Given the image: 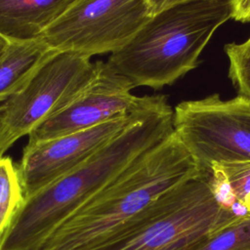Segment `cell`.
<instances>
[{
	"label": "cell",
	"mask_w": 250,
	"mask_h": 250,
	"mask_svg": "<svg viewBox=\"0 0 250 250\" xmlns=\"http://www.w3.org/2000/svg\"><path fill=\"white\" fill-rule=\"evenodd\" d=\"M173 119L165 96H144L122 131L80 166L24 199L0 241V250H35L133 161L170 135Z\"/></svg>",
	"instance_id": "cell-1"
},
{
	"label": "cell",
	"mask_w": 250,
	"mask_h": 250,
	"mask_svg": "<svg viewBox=\"0 0 250 250\" xmlns=\"http://www.w3.org/2000/svg\"><path fill=\"white\" fill-rule=\"evenodd\" d=\"M200 175L173 131L70 215L35 250H99L121 237L164 195Z\"/></svg>",
	"instance_id": "cell-2"
},
{
	"label": "cell",
	"mask_w": 250,
	"mask_h": 250,
	"mask_svg": "<svg viewBox=\"0 0 250 250\" xmlns=\"http://www.w3.org/2000/svg\"><path fill=\"white\" fill-rule=\"evenodd\" d=\"M234 0H188L166 8L150 20L107 65L135 87L160 89L195 68L214 32L232 19Z\"/></svg>",
	"instance_id": "cell-3"
},
{
	"label": "cell",
	"mask_w": 250,
	"mask_h": 250,
	"mask_svg": "<svg viewBox=\"0 0 250 250\" xmlns=\"http://www.w3.org/2000/svg\"><path fill=\"white\" fill-rule=\"evenodd\" d=\"M238 219L217 201L202 174L164 195L121 237L99 250H197Z\"/></svg>",
	"instance_id": "cell-4"
},
{
	"label": "cell",
	"mask_w": 250,
	"mask_h": 250,
	"mask_svg": "<svg viewBox=\"0 0 250 250\" xmlns=\"http://www.w3.org/2000/svg\"><path fill=\"white\" fill-rule=\"evenodd\" d=\"M173 127L202 174L215 163L250 161V99L218 94L180 103Z\"/></svg>",
	"instance_id": "cell-5"
},
{
	"label": "cell",
	"mask_w": 250,
	"mask_h": 250,
	"mask_svg": "<svg viewBox=\"0 0 250 250\" xmlns=\"http://www.w3.org/2000/svg\"><path fill=\"white\" fill-rule=\"evenodd\" d=\"M151 17L147 0H75L39 39L58 52L112 54Z\"/></svg>",
	"instance_id": "cell-6"
},
{
	"label": "cell",
	"mask_w": 250,
	"mask_h": 250,
	"mask_svg": "<svg viewBox=\"0 0 250 250\" xmlns=\"http://www.w3.org/2000/svg\"><path fill=\"white\" fill-rule=\"evenodd\" d=\"M56 52L15 95L0 104V123L16 139L66 107L95 79L101 61Z\"/></svg>",
	"instance_id": "cell-7"
},
{
	"label": "cell",
	"mask_w": 250,
	"mask_h": 250,
	"mask_svg": "<svg viewBox=\"0 0 250 250\" xmlns=\"http://www.w3.org/2000/svg\"><path fill=\"white\" fill-rule=\"evenodd\" d=\"M135 86L125 76L100 62L97 76L66 107L48 118L28 135L27 145L86 130L132 114L144 97L132 94Z\"/></svg>",
	"instance_id": "cell-8"
},
{
	"label": "cell",
	"mask_w": 250,
	"mask_h": 250,
	"mask_svg": "<svg viewBox=\"0 0 250 250\" xmlns=\"http://www.w3.org/2000/svg\"><path fill=\"white\" fill-rule=\"evenodd\" d=\"M135 111L86 130L26 144L19 165L24 197H31L88 160L129 124Z\"/></svg>",
	"instance_id": "cell-9"
},
{
	"label": "cell",
	"mask_w": 250,
	"mask_h": 250,
	"mask_svg": "<svg viewBox=\"0 0 250 250\" xmlns=\"http://www.w3.org/2000/svg\"><path fill=\"white\" fill-rule=\"evenodd\" d=\"M75 0H0V35L9 42L34 41Z\"/></svg>",
	"instance_id": "cell-10"
},
{
	"label": "cell",
	"mask_w": 250,
	"mask_h": 250,
	"mask_svg": "<svg viewBox=\"0 0 250 250\" xmlns=\"http://www.w3.org/2000/svg\"><path fill=\"white\" fill-rule=\"evenodd\" d=\"M56 52L41 39L10 43L0 58V104L18 93Z\"/></svg>",
	"instance_id": "cell-11"
},
{
	"label": "cell",
	"mask_w": 250,
	"mask_h": 250,
	"mask_svg": "<svg viewBox=\"0 0 250 250\" xmlns=\"http://www.w3.org/2000/svg\"><path fill=\"white\" fill-rule=\"evenodd\" d=\"M204 175L225 209L237 218L250 216V161L215 163Z\"/></svg>",
	"instance_id": "cell-12"
},
{
	"label": "cell",
	"mask_w": 250,
	"mask_h": 250,
	"mask_svg": "<svg viewBox=\"0 0 250 250\" xmlns=\"http://www.w3.org/2000/svg\"><path fill=\"white\" fill-rule=\"evenodd\" d=\"M24 199L19 166L9 156L0 157V241Z\"/></svg>",
	"instance_id": "cell-13"
},
{
	"label": "cell",
	"mask_w": 250,
	"mask_h": 250,
	"mask_svg": "<svg viewBox=\"0 0 250 250\" xmlns=\"http://www.w3.org/2000/svg\"><path fill=\"white\" fill-rule=\"evenodd\" d=\"M197 250H250V216L225 227Z\"/></svg>",
	"instance_id": "cell-14"
},
{
	"label": "cell",
	"mask_w": 250,
	"mask_h": 250,
	"mask_svg": "<svg viewBox=\"0 0 250 250\" xmlns=\"http://www.w3.org/2000/svg\"><path fill=\"white\" fill-rule=\"evenodd\" d=\"M225 51L229 61V79L238 95L250 99V37L242 43L228 44Z\"/></svg>",
	"instance_id": "cell-15"
},
{
	"label": "cell",
	"mask_w": 250,
	"mask_h": 250,
	"mask_svg": "<svg viewBox=\"0 0 250 250\" xmlns=\"http://www.w3.org/2000/svg\"><path fill=\"white\" fill-rule=\"evenodd\" d=\"M232 19L237 21H250V0H235Z\"/></svg>",
	"instance_id": "cell-16"
},
{
	"label": "cell",
	"mask_w": 250,
	"mask_h": 250,
	"mask_svg": "<svg viewBox=\"0 0 250 250\" xmlns=\"http://www.w3.org/2000/svg\"><path fill=\"white\" fill-rule=\"evenodd\" d=\"M17 140L0 123V157L15 144Z\"/></svg>",
	"instance_id": "cell-17"
},
{
	"label": "cell",
	"mask_w": 250,
	"mask_h": 250,
	"mask_svg": "<svg viewBox=\"0 0 250 250\" xmlns=\"http://www.w3.org/2000/svg\"><path fill=\"white\" fill-rule=\"evenodd\" d=\"M185 1H188V0H147L152 15H154L166 8H169L173 5H176L178 3H182Z\"/></svg>",
	"instance_id": "cell-18"
},
{
	"label": "cell",
	"mask_w": 250,
	"mask_h": 250,
	"mask_svg": "<svg viewBox=\"0 0 250 250\" xmlns=\"http://www.w3.org/2000/svg\"><path fill=\"white\" fill-rule=\"evenodd\" d=\"M10 43H11V42H9L7 39H5L4 37H2V36L0 35V58L6 53L7 49H8L9 46H10Z\"/></svg>",
	"instance_id": "cell-19"
}]
</instances>
